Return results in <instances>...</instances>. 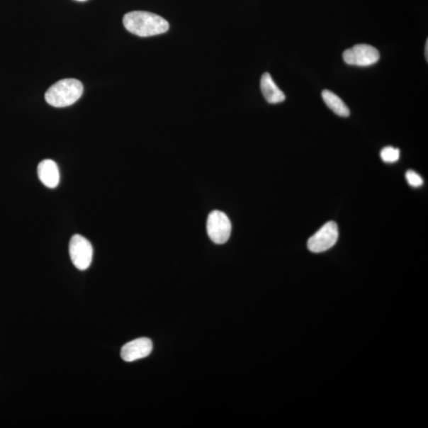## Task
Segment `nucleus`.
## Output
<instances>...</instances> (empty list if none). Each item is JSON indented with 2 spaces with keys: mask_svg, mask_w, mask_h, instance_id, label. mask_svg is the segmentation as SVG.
Masks as SVG:
<instances>
[{
  "mask_svg": "<svg viewBox=\"0 0 428 428\" xmlns=\"http://www.w3.org/2000/svg\"><path fill=\"white\" fill-rule=\"evenodd\" d=\"M127 30L139 37H151L166 33L169 24L162 16L147 11H132L123 18Z\"/></svg>",
  "mask_w": 428,
  "mask_h": 428,
  "instance_id": "1",
  "label": "nucleus"
},
{
  "mask_svg": "<svg viewBox=\"0 0 428 428\" xmlns=\"http://www.w3.org/2000/svg\"><path fill=\"white\" fill-rule=\"evenodd\" d=\"M84 86L76 79L60 80L45 93L46 102L55 107H66L74 104L82 96Z\"/></svg>",
  "mask_w": 428,
  "mask_h": 428,
  "instance_id": "2",
  "label": "nucleus"
},
{
  "mask_svg": "<svg viewBox=\"0 0 428 428\" xmlns=\"http://www.w3.org/2000/svg\"><path fill=\"white\" fill-rule=\"evenodd\" d=\"M69 255L73 265L78 270L89 269L93 259V247L89 240L76 234L70 240Z\"/></svg>",
  "mask_w": 428,
  "mask_h": 428,
  "instance_id": "3",
  "label": "nucleus"
},
{
  "mask_svg": "<svg viewBox=\"0 0 428 428\" xmlns=\"http://www.w3.org/2000/svg\"><path fill=\"white\" fill-rule=\"evenodd\" d=\"M232 231L230 220L223 212L210 213L207 219V232L213 243L223 244L228 242Z\"/></svg>",
  "mask_w": 428,
  "mask_h": 428,
  "instance_id": "4",
  "label": "nucleus"
},
{
  "mask_svg": "<svg viewBox=\"0 0 428 428\" xmlns=\"http://www.w3.org/2000/svg\"><path fill=\"white\" fill-rule=\"evenodd\" d=\"M339 230L337 223H327L308 240V249L313 253L326 252L337 244Z\"/></svg>",
  "mask_w": 428,
  "mask_h": 428,
  "instance_id": "5",
  "label": "nucleus"
},
{
  "mask_svg": "<svg viewBox=\"0 0 428 428\" xmlns=\"http://www.w3.org/2000/svg\"><path fill=\"white\" fill-rule=\"evenodd\" d=\"M344 61L349 65L368 67L376 64L380 59V53L374 47L359 44L347 50L343 55Z\"/></svg>",
  "mask_w": 428,
  "mask_h": 428,
  "instance_id": "6",
  "label": "nucleus"
},
{
  "mask_svg": "<svg viewBox=\"0 0 428 428\" xmlns=\"http://www.w3.org/2000/svg\"><path fill=\"white\" fill-rule=\"evenodd\" d=\"M152 351V340L149 338H139L123 346L121 357L125 362H135L149 356Z\"/></svg>",
  "mask_w": 428,
  "mask_h": 428,
  "instance_id": "7",
  "label": "nucleus"
},
{
  "mask_svg": "<svg viewBox=\"0 0 428 428\" xmlns=\"http://www.w3.org/2000/svg\"><path fill=\"white\" fill-rule=\"evenodd\" d=\"M38 175L41 182L49 188L55 189L60 184V171L52 159H45L38 167Z\"/></svg>",
  "mask_w": 428,
  "mask_h": 428,
  "instance_id": "8",
  "label": "nucleus"
},
{
  "mask_svg": "<svg viewBox=\"0 0 428 428\" xmlns=\"http://www.w3.org/2000/svg\"><path fill=\"white\" fill-rule=\"evenodd\" d=\"M260 89L267 102L271 104H277L285 101L284 93L278 89L269 72L264 73L261 78Z\"/></svg>",
  "mask_w": 428,
  "mask_h": 428,
  "instance_id": "9",
  "label": "nucleus"
},
{
  "mask_svg": "<svg viewBox=\"0 0 428 428\" xmlns=\"http://www.w3.org/2000/svg\"><path fill=\"white\" fill-rule=\"evenodd\" d=\"M322 98L325 104L329 106V108L338 116L346 118L350 116L349 107L335 93L325 90L322 92Z\"/></svg>",
  "mask_w": 428,
  "mask_h": 428,
  "instance_id": "10",
  "label": "nucleus"
},
{
  "mask_svg": "<svg viewBox=\"0 0 428 428\" xmlns=\"http://www.w3.org/2000/svg\"><path fill=\"white\" fill-rule=\"evenodd\" d=\"M380 156L385 163H395L400 158V150L391 146L385 147L381 152Z\"/></svg>",
  "mask_w": 428,
  "mask_h": 428,
  "instance_id": "11",
  "label": "nucleus"
},
{
  "mask_svg": "<svg viewBox=\"0 0 428 428\" xmlns=\"http://www.w3.org/2000/svg\"><path fill=\"white\" fill-rule=\"evenodd\" d=\"M405 176L407 183L411 186L415 187V188H417V187L422 186L424 184L423 179L412 170L407 171Z\"/></svg>",
  "mask_w": 428,
  "mask_h": 428,
  "instance_id": "12",
  "label": "nucleus"
},
{
  "mask_svg": "<svg viewBox=\"0 0 428 428\" xmlns=\"http://www.w3.org/2000/svg\"><path fill=\"white\" fill-rule=\"evenodd\" d=\"M425 50H426V51H425V57H426V59L427 60L428 59V55H427L428 41H427V43H426Z\"/></svg>",
  "mask_w": 428,
  "mask_h": 428,
  "instance_id": "13",
  "label": "nucleus"
},
{
  "mask_svg": "<svg viewBox=\"0 0 428 428\" xmlns=\"http://www.w3.org/2000/svg\"><path fill=\"white\" fill-rule=\"evenodd\" d=\"M77 1H86V0H77Z\"/></svg>",
  "mask_w": 428,
  "mask_h": 428,
  "instance_id": "14",
  "label": "nucleus"
}]
</instances>
